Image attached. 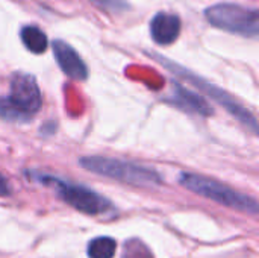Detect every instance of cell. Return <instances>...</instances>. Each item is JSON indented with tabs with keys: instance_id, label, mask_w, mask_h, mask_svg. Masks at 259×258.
I'll return each mask as SVG.
<instances>
[{
	"instance_id": "obj_1",
	"label": "cell",
	"mask_w": 259,
	"mask_h": 258,
	"mask_svg": "<svg viewBox=\"0 0 259 258\" xmlns=\"http://www.w3.org/2000/svg\"><path fill=\"white\" fill-rule=\"evenodd\" d=\"M179 182L187 190H190L199 196H203L206 199H211V201H214L220 205H225L228 208L243 211V213H247L252 216H256L259 213V204L255 198L240 193L212 178L184 172L179 176Z\"/></svg>"
},
{
	"instance_id": "obj_2",
	"label": "cell",
	"mask_w": 259,
	"mask_h": 258,
	"mask_svg": "<svg viewBox=\"0 0 259 258\" xmlns=\"http://www.w3.org/2000/svg\"><path fill=\"white\" fill-rule=\"evenodd\" d=\"M80 167L90 170L96 175H102L129 186L135 187H158L162 182L159 173L153 169L134 164L129 161H121L117 158H106V157H83L79 160Z\"/></svg>"
},
{
	"instance_id": "obj_3",
	"label": "cell",
	"mask_w": 259,
	"mask_h": 258,
	"mask_svg": "<svg viewBox=\"0 0 259 258\" xmlns=\"http://www.w3.org/2000/svg\"><path fill=\"white\" fill-rule=\"evenodd\" d=\"M206 20L219 29L238 33L247 38L259 35V11L237 3H217L205 11Z\"/></svg>"
},
{
	"instance_id": "obj_4",
	"label": "cell",
	"mask_w": 259,
	"mask_h": 258,
	"mask_svg": "<svg viewBox=\"0 0 259 258\" xmlns=\"http://www.w3.org/2000/svg\"><path fill=\"white\" fill-rule=\"evenodd\" d=\"M158 59L161 61V64H164V65H165L168 70H171L175 75L182 76L185 81H188V82L193 84L196 88H199L200 91H203V93H205L206 96H209L212 100H215L217 103H220L222 106H225L226 111H228L231 116H234V117H235L237 120H240L244 126H247L255 135L258 134V122H256V117H255L249 109H246L243 105H240L231 94H228V93L223 91L222 88H219V87L209 84L208 81L202 79L200 76H197V75H194V73L185 70L184 67L178 65L176 62L168 61L167 58L158 56Z\"/></svg>"
},
{
	"instance_id": "obj_5",
	"label": "cell",
	"mask_w": 259,
	"mask_h": 258,
	"mask_svg": "<svg viewBox=\"0 0 259 258\" xmlns=\"http://www.w3.org/2000/svg\"><path fill=\"white\" fill-rule=\"evenodd\" d=\"M38 181L46 184V186H52L58 196L68 204L70 207H73L74 210L83 213V214H90V216H99V214H105L106 211L112 210V204L109 199H106L105 196L96 193L91 189H87L83 186H76V184H70L65 181H61L58 178L53 176H38Z\"/></svg>"
},
{
	"instance_id": "obj_6",
	"label": "cell",
	"mask_w": 259,
	"mask_h": 258,
	"mask_svg": "<svg viewBox=\"0 0 259 258\" xmlns=\"http://www.w3.org/2000/svg\"><path fill=\"white\" fill-rule=\"evenodd\" d=\"M9 99L24 113L33 116L41 108V91L36 79L29 73H14Z\"/></svg>"
},
{
	"instance_id": "obj_7",
	"label": "cell",
	"mask_w": 259,
	"mask_h": 258,
	"mask_svg": "<svg viewBox=\"0 0 259 258\" xmlns=\"http://www.w3.org/2000/svg\"><path fill=\"white\" fill-rule=\"evenodd\" d=\"M55 59L59 68L74 81H85L88 78V67L80 58V55L65 41L55 40L52 43Z\"/></svg>"
},
{
	"instance_id": "obj_8",
	"label": "cell",
	"mask_w": 259,
	"mask_h": 258,
	"mask_svg": "<svg viewBox=\"0 0 259 258\" xmlns=\"http://www.w3.org/2000/svg\"><path fill=\"white\" fill-rule=\"evenodd\" d=\"M181 18L176 14L158 12L150 21V35L159 46H168L179 38Z\"/></svg>"
},
{
	"instance_id": "obj_9",
	"label": "cell",
	"mask_w": 259,
	"mask_h": 258,
	"mask_svg": "<svg viewBox=\"0 0 259 258\" xmlns=\"http://www.w3.org/2000/svg\"><path fill=\"white\" fill-rule=\"evenodd\" d=\"M171 100L176 106L190 111V113H196L199 116L208 117L212 116V106L199 94H196L194 91L182 87L181 84L175 82L173 84V90H171Z\"/></svg>"
},
{
	"instance_id": "obj_10",
	"label": "cell",
	"mask_w": 259,
	"mask_h": 258,
	"mask_svg": "<svg viewBox=\"0 0 259 258\" xmlns=\"http://www.w3.org/2000/svg\"><path fill=\"white\" fill-rule=\"evenodd\" d=\"M20 36L24 47L35 55L44 53L49 46V40L46 33L36 26H24L20 32Z\"/></svg>"
},
{
	"instance_id": "obj_11",
	"label": "cell",
	"mask_w": 259,
	"mask_h": 258,
	"mask_svg": "<svg viewBox=\"0 0 259 258\" xmlns=\"http://www.w3.org/2000/svg\"><path fill=\"white\" fill-rule=\"evenodd\" d=\"M115 251H117V242L109 236L94 237L87 246L88 258H114Z\"/></svg>"
},
{
	"instance_id": "obj_12",
	"label": "cell",
	"mask_w": 259,
	"mask_h": 258,
	"mask_svg": "<svg viewBox=\"0 0 259 258\" xmlns=\"http://www.w3.org/2000/svg\"><path fill=\"white\" fill-rule=\"evenodd\" d=\"M30 114L24 113L20 106H17L9 96L8 97H0V119L6 122H14V123H26L30 120Z\"/></svg>"
},
{
	"instance_id": "obj_13",
	"label": "cell",
	"mask_w": 259,
	"mask_h": 258,
	"mask_svg": "<svg viewBox=\"0 0 259 258\" xmlns=\"http://www.w3.org/2000/svg\"><path fill=\"white\" fill-rule=\"evenodd\" d=\"M91 3L106 12H124L129 9L124 0H91Z\"/></svg>"
},
{
	"instance_id": "obj_14",
	"label": "cell",
	"mask_w": 259,
	"mask_h": 258,
	"mask_svg": "<svg viewBox=\"0 0 259 258\" xmlns=\"http://www.w3.org/2000/svg\"><path fill=\"white\" fill-rule=\"evenodd\" d=\"M11 193H12V190H11V186H9L8 179L0 173V196L5 198V196H9Z\"/></svg>"
}]
</instances>
